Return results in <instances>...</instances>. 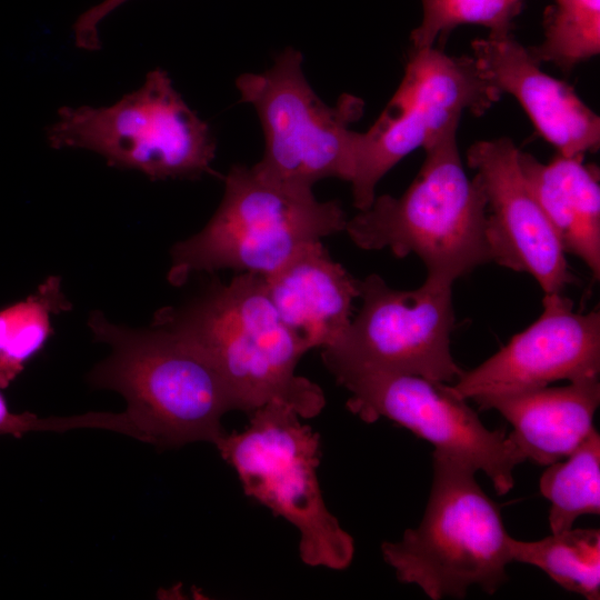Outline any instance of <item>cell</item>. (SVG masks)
<instances>
[{
    "label": "cell",
    "instance_id": "obj_1",
    "mask_svg": "<svg viewBox=\"0 0 600 600\" xmlns=\"http://www.w3.org/2000/svg\"><path fill=\"white\" fill-rule=\"evenodd\" d=\"M152 326L176 333L211 363L234 410L250 414L280 401L310 419L326 406L320 386L296 373L307 349L281 321L260 274L214 282L184 306L160 309Z\"/></svg>",
    "mask_w": 600,
    "mask_h": 600
},
{
    "label": "cell",
    "instance_id": "obj_4",
    "mask_svg": "<svg viewBox=\"0 0 600 600\" xmlns=\"http://www.w3.org/2000/svg\"><path fill=\"white\" fill-rule=\"evenodd\" d=\"M433 478L423 517L398 541L381 544L402 583L430 599L464 598L470 587L493 594L512 562L500 509L476 480L474 466L432 452Z\"/></svg>",
    "mask_w": 600,
    "mask_h": 600
},
{
    "label": "cell",
    "instance_id": "obj_23",
    "mask_svg": "<svg viewBox=\"0 0 600 600\" xmlns=\"http://www.w3.org/2000/svg\"><path fill=\"white\" fill-rule=\"evenodd\" d=\"M0 389V436L22 437L32 431H66L73 428H102L116 431L117 413L89 412L76 417L40 418L31 412H12Z\"/></svg>",
    "mask_w": 600,
    "mask_h": 600
},
{
    "label": "cell",
    "instance_id": "obj_5",
    "mask_svg": "<svg viewBox=\"0 0 600 600\" xmlns=\"http://www.w3.org/2000/svg\"><path fill=\"white\" fill-rule=\"evenodd\" d=\"M223 198L206 227L176 243L168 280L180 286L198 271L233 269L267 277L300 247L344 231L347 214L312 190L278 183L252 167L232 166Z\"/></svg>",
    "mask_w": 600,
    "mask_h": 600
},
{
    "label": "cell",
    "instance_id": "obj_14",
    "mask_svg": "<svg viewBox=\"0 0 600 600\" xmlns=\"http://www.w3.org/2000/svg\"><path fill=\"white\" fill-rule=\"evenodd\" d=\"M472 57L500 93L513 96L558 154L584 156L600 147V118L566 82L541 70L511 33L471 43Z\"/></svg>",
    "mask_w": 600,
    "mask_h": 600
},
{
    "label": "cell",
    "instance_id": "obj_8",
    "mask_svg": "<svg viewBox=\"0 0 600 600\" xmlns=\"http://www.w3.org/2000/svg\"><path fill=\"white\" fill-rule=\"evenodd\" d=\"M302 61L299 50L287 48L268 70L237 78L241 101L256 109L263 131V156L252 168L299 189L312 190L326 178L350 182L359 134L350 126L362 116L364 102L344 93L328 106L307 81Z\"/></svg>",
    "mask_w": 600,
    "mask_h": 600
},
{
    "label": "cell",
    "instance_id": "obj_15",
    "mask_svg": "<svg viewBox=\"0 0 600 600\" xmlns=\"http://www.w3.org/2000/svg\"><path fill=\"white\" fill-rule=\"evenodd\" d=\"M263 280L281 321L307 351L331 347L349 328L360 280L320 240L304 243Z\"/></svg>",
    "mask_w": 600,
    "mask_h": 600
},
{
    "label": "cell",
    "instance_id": "obj_24",
    "mask_svg": "<svg viewBox=\"0 0 600 600\" xmlns=\"http://www.w3.org/2000/svg\"><path fill=\"white\" fill-rule=\"evenodd\" d=\"M127 1L128 0H103L80 14L72 28L77 47L89 51L100 49L98 33L99 23L109 13Z\"/></svg>",
    "mask_w": 600,
    "mask_h": 600
},
{
    "label": "cell",
    "instance_id": "obj_3",
    "mask_svg": "<svg viewBox=\"0 0 600 600\" xmlns=\"http://www.w3.org/2000/svg\"><path fill=\"white\" fill-rule=\"evenodd\" d=\"M457 129L423 148V163L400 197L376 196L344 228L359 248H388L397 258L413 253L427 277L450 283L490 262L487 200L479 180L462 166Z\"/></svg>",
    "mask_w": 600,
    "mask_h": 600
},
{
    "label": "cell",
    "instance_id": "obj_16",
    "mask_svg": "<svg viewBox=\"0 0 600 600\" xmlns=\"http://www.w3.org/2000/svg\"><path fill=\"white\" fill-rule=\"evenodd\" d=\"M481 410L493 409L511 426L509 436L524 460L549 466L568 457L591 432L600 404L599 377L563 387L479 396Z\"/></svg>",
    "mask_w": 600,
    "mask_h": 600
},
{
    "label": "cell",
    "instance_id": "obj_22",
    "mask_svg": "<svg viewBox=\"0 0 600 600\" xmlns=\"http://www.w3.org/2000/svg\"><path fill=\"white\" fill-rule=\"evenodd\" d=\"M421 23L411 32V49L436 47L458 26L479 24L489 34L511 33L522 0H421Z\"/></svg>",
    "mask_w": 600,
    "mask_h": 600
},
{
    "label": "cell",
    "instance_id": "obj_19",
    "mask_svg": "<svg viewBox=\"0 0 600 600\" xmlns=\"http://www.w3.org/2000/svg\"><path fill=\"white\" fill-rule=\"evenodd\" d=\"M70 303L57 276L27 298L0 309V389L8 388L52 333V318Z\"/></svg>",
    "mask_w": 600,
    "mask_h": 600
},
{
    "label": "cell",
    "instance_id": "obj_10",
    "mask_svg": "<svg viewBox=\"0 0 600 600\" xmlns=\"http://www.w3.org/2000/svg\"><path fill=\"white\" fill-rule=\"evenodd\" d=\"M453 283L427 277L413 290L389 287L372 273L359 281L361 307L343 336L322 349L330 371L357 367L452 384L464 370L454 361Z\"/></svg>",
    "mask_w": 600,
    "mask_h": 600
},
{
    "label": "cell",
    "instance_id": "obj_7",
    "mask_svg": "<svg viewBox=\"0 0 600 600\" xmlns=\"http://www.w3.org/2000/svg\"><path fill=\"white\" fill-rule=\"evenodd\" d=\"M51 148L86 149L109 166L138 170L151 180L217 176L216 140L162 69L109 107H62L47 129Z\"/></svg>",
    "mask_w": 600,
    "mask_h": 600
},
{
    "label": "cell",
    "instance_id": "obj_12",
    "mask_svg": "<svg viewBox=\"0 0 600 600\" xmlns=\"http://www.w3.org/2000/svg\"><path fill=\"white\" fill-rule=\"evenodd\" d=\"M498 352L449 384L462 399L543 388L558 380L600 377V312L580 313L560 292Z\"/></svg>",
    "mask_w": 600,
    "mask_h": 600
},
{
    "label": "cell",
    "instance_id": "obj_6",
    "mask_svg": "<svg viewBox=\"0 0 600 600\" xmlns=\"http://www.w3.org/2000/svg\"><path fill=\"white\" fill-rule=\"evenodd\" d=\"M241 431L214 443L233 468L246 496L286 519L299 532V556L310 567L343 570L354 556L353 538L329 511L320 489V436L280 401L249 414Z\"/></svg>",
    "mask_w": 600,
    "mask_h": 600
},
{
    "label": "cell",
    "instance_id": "obj_13",
    "mask_svg": "<svg viewBox=\"0 0 600 600\" xmlns=\"http://www.w3.org/2000/svg\"><path fill=\"white\" fill-rule=\"evenodd\" d=\"M510 138L474 142L467 164L476 171L487 200L486 237L490 261L536 279L544 293L576 281L566 251L532 194Z\"/></svg>",
    "mask_w": 600,
    "mask_h": 600
},
{
    "label": "cell",
    "instance_id": "obj_11",
    "mask_svg": "<svg viewBox=\"0 0 600 600\" xmlns=\"http://www.w3.org/2000/svg\"><path fill=\"white\" fill-rule=\"evenodd\" d=\"M330 372L350 392L348 410L362 421L392 420L430 442L433 451L483 471L498 494L513 488V471L524 458L504 429L489 430L449 384L368 368L343 367Z\"/></svg>",
    "mask_w": 600,
    "mask_h": 600
},
{
    "label": "cell",
    "instance_id": "obj_18",
    "mask_svg": "<svg viewBox=\"0 0 600 600\" xmlns=\"http://www.w3.org/2000/svg\"><path fill=\"white\" fill-rule=\"evenodd\" d=\"M512 562L534 566L563 589L588 600L600 599V530L569 529L537 541L509 536Z\"/></svg>",
    "mask_w": 600,
    "mask_h": 600
},
{
    "label": "cell",
    "instance_id": "obj_21",
    "mask_svg": "<svg viewBox=\"0 0 600 600\" xmlns=\"http://www.w3.org/2000/svg\"><path fill=\"white\" fill-rule=\"evenodd\" d=\"M543 41L528 48L539 64L569 71L600 52V0H554L543 18Z\"/></svg>",
    "mask_w": 600,
    "mask_h": 600
},
{
    "label": "cell",
    "instance_id": "obj_20",
    "mask_svg": "<svg viewBox=\"0 0 600 600\" xmlns=\"http://www.w3.org/2000/svg\"><path fill=\"white\" fill-rule=\"evenodd\" d=\"M539 488L550 502L551 533L571 529L581 516L600 514V436L596 428L564 461L547 466Z\"/></svg>",
    "mask_w": 600,
    "mask_h": 600
},
{
    "label": "cell",
    "instance_id": "obj_2",
    "mask_svg": "<svg viewBox=\"0 0 600 600\" xmlns=\"http://www.w3.org/2000/svg\"><path fill=\"white\" fill-rule=\"evenodd\" d=\"M88 326L110 356L90 374L93 386L119 392L139 440L159 447L206 441L226 432L221 419L234 410L211 363L191 344L161 327L133 329L93 311Z\"/></svg>",
    "mask_w": 600,
    "mask_h": 600
},
{
    "label": "cell",
    "instance_id": "obj_9",
    "mask_svg": "<svg viewBox=\"0 0 600 600\" xmlns=\"http://www.w3.org/2000/svg\"><path fill=\"white\" fill-rule=\"evenodd\" d=\"M500 97L472 56H449L437 47L411 49L393 97L370 129L358 134L353 206L368 209L378 182L401 159L458 127L463 112L480 116Z\"/></svg>",
    "mask_w": 600,
    "mask_h": 600
},
{
    "label": "cell",
    "instance_id": "obj_17",
    "mask_svg": "<svg viewBox=\"0 0 600 600\" xmlns=\"http://www.w3.org/2000/svg\"><path fill=\"white\" fill-rule=\"evenodd\" d=\"M523 177L552 224L566 253L581 259L600 277L599 170L584 156L557 154L548 163L519 149Z\"/></svg>",
    "mask_w": 600,
    "mask_h": 600
}]
</instances>
